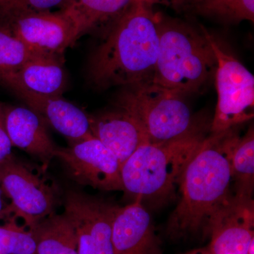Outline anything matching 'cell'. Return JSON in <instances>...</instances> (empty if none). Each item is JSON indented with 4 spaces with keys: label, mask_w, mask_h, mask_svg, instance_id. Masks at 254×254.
Wrapping results in <instances>:
<instances>
[{
    "label": "cell",
    "mask_w": 254,
    "mask_h": 254,
    "mask_svg": "<svg viewBox=\"0 0 254 254\" xmlns=\"http://www.w3.org/2000/svg\"><path fill=\"white\" fill-rule=\"evenodd\" d=\"M240 136L236 127L207 136L187 165L179 187V200L169 218L172 240L208 236L210 216L230 195L231 155Z\"/></svg>",
    "instance_id": "1"
},
{
    "label": "cell",
    "mask_w": 254,
    "mask_h": 254,
    "mask_svg": "<svg viewBox=\"0 0 254 254\" xmlns=\"http://www.w3.org/2000/svg\"><path fill=\"white\" fill-rule=\"evenodd\" d=\"M27 108L33 110L46 125L54 128L73 145L93 136L90 115L63 96H46L17 86L9 87Z\"/></svg>",
    "instance_id": "12"
},
{
    "label": "cell",
    "mask_w": 254,
    "mask_h": 254,
    "mask_svg": "<svg viewBox=\"0 0 254 254\" xmlns=\"http://www.w3.org/2000/svg\"><path fill=\"white\" fill-rule=\"evenodd\" d=\"M254 228L253 197L229 195L209 219V251L211 254H248Z\"/></svg>",
    "instance_id": "10"
},
{
    "label": "cell",
    "mask_w": 254,
    "mask_h": 254,
    "mask_svg": "<svg viewBox=\"0 0 254 254\" xmlns=\"http://www.w3.org/2000/svg\"><path fill=\"white\" fill-rule=\"evenodd\" d=\"M12 147L5 127L4 106L0 103V165L12 156Z\"/></svg>",
    "instance_id": "24"
},
{
    "label": "cell",
    "mask_w": 254,
    "mask_h": 254,
    "mask_svg": "<svg viewBox=\"0 0 254 254\" xmlns=\"http://www.w3.org/2000/svg\"><path fill=\"white\" fill-rule=\"evenodd\" d=\"M180 254H211L210 251L208 248H200L195 249L191 251H189V252H185V253Z\"/></svg>",
    "instance_id": "27"
},
{
    "label": "cell",
    "mask_w": 254,
    "mask_h": 254,
    "mask_svg": "<svg viewBox=\"0 0 254 254\" xmlns=\"http://www.w3.org/2000/svg\"><path fill=\"white\" fill-rule=\"evenodd\" d=\"M131 1L132 0H68L62 9L72 20L79 39L83 35L99 28H107L108 31L126 11Z\"/></svg>",
    "instance_id": "17"
},
{
    "label": "cell",
    "mask_w": 254,
    "mask_h": 254,
    "mask_svg": "<svg viewBox=\"0 0 254 254\" xmlns=\"http://www.w3.org/2000/svg\"><path fill=\"white\" fill-rule=\"evenodd\" d=\"M16 219L10 217L0 225V254H36L33 232L18 225Z\"/></svg>",
    "instance_id": "22"
},
{
    "label": "cell",
    "mask_w": 254,
    "mask_h": 254,
    "mask_svg": "<svg viewBox=\"0 0 254 254\" xmlns=\"http://www.w3.org/2000/svg\"><path fill=\"white\" fill-rule=\"evenodd\" d=\"M5 198L6 195L0 186V220H6L13 216L9 203H6Z\"/></svg>",
    "instance_id": "26"
},
{
    "label": "cell",
    "mask_w": 254,
    "mask_h": 254,
    "mask_svg": "<svg viewBox=\"0 0 254 254\" xmlns=\"http://www.w3.org/2000/svg\"><path fill=\"white\" fill-rule=\"evenodd\" d=\"M159 50L158 13L131 1L92 55L88 77L99 89L152 81Z\"/></svg>",
    "instance_id": "2"
},
{
    "label": "cell",
    "mask_w": 254,
    "mask_h": 254,
    "mask_svg": "<svg viewBox=\"0 0 254 254\" xmlns=\"http://www.w3.org/2000/svg\"><path fill=\"white\" fill-rule=\"evenodd\" d=\"M116 106L136 120L149 143H163L205 131L184 96L152 81L123 87Z\"/></svg>",
    "instance_id": "5"
},
{
    "label": "cell",
    "mask_w": 254,
    "mask_h": 254,
    "mask_svg": "<svg viewBox=\"0 0 254 254\" xmlns=\"http://www.w3.org/2000/svg\"><path fill=\"white\" fill-rule=\"evenodd\" d=\"M205 32L217 60L215 78L218 103L210 131L218 133L254 118V77L238 60L223 49L206 28Z\"/></svg>",
    "instance_id": "7"
},
{
    "label": "cell",
    "mask_w": 254,
    "mask_h": 254,
    "mask_svg": "<svg viewBox=\"0 0 254 254\" xmlns=\"http://www.w3.org/2000/svg\"><path fill=\"white\" fill-rule=\"evenodd\" d=\"M142 199L119 207L112 226L114 254H163L161 241Z\"/></svg>",
    "instance_id": "13"
},
{
    "label": "cell",
    "mask_w": 254,
    "mask_h": 254,
    "mask_svg": "<svg viewBox=\"0 0 254 254\" xmlns=\"http://www.w3.org/2000/svg\"><path fill=\"white\" fill-rule=\"evenodd\" d=\"M0 83L7 88L17 86L38 95L63 96L66 86L63 56L33 58L15 71L0 72Z\"/></svg>",
    "instance_id": "15"
},
{
    "label": "cell",
    "mask_w": 254,
    "mask_h": 254,
    "mask_svg": "<svg viewBox=\"0 0 254 254\" xmlns=\"http://www.w3.org/2000/svg\"><path fill=\"white\" fill-rule=\"evenodd\" d=\"M64 213L76 230L78 254H114L112 226L118 205L83 192L69 190Z\"/></svg>",
    "instance_id": "8"
},
{
    "label": "cell",
    "mask_w": 254,
    "mask_h": 254,
    "mask_svg": "<svg viewBox=\"0 0 254 254\" xmlns=\"http://www.w3.org/2000/svg\"><path fill=\"white\" fill-rule=\"evenodd\" d=\"M184 12L224 23L254 21V0H194Z\"/></svg>",
    "instance_id": "19"
},
{
    "label": "cell",
    "mask_w": 254,
    "mask_h": 254,
    "mask_svg": "<svg viewBox=\"0 0 254 254\" xmlns=\"http://www.w3.org/2000/svg\"><path fill=\"white\" fill-rule=\"evenodd\" d=\"M158 13L159 50L152 82L184 95L206 90L217 60L205 28Z\"/></svg>",
    "instance_id": "3"
},
{
    "label": "cell",
    "mask_w": 254,
    "mask_h": 254,
    "mask_svg": "<svg viewBox=\"0 0 254 254\" xmlns=\"http://www.w3.org/2000/svg\"><path fill=\"white\" fill-rule=\"evenodd\" d=\"M46 173L14 155L0 165V186L10 200L11 213L30 230L55 213L60 203L59 187L46 178Z\"/></svg>",
    "instance_id": "6"
},
{
    "label": "cell",
    "mask_w": 254,
    "mask_h": 254,
    "mask_svg": "<svg viewBox=\"0 0 254 254\" xmlns=\"http://www.w3.org/2000/svg\"><path fill=\"white\" fill-rule=\"evenodd\" d=\"M248 254H254V240L251 244L248 251Z\"/></svg>",
    "instance_id": "28"
},
{
    "label": "cell",
    "mask_w": 254,
    "mask_h": 254,
    "mask_svg": "<svg viewBox=\"0 0 254 254\" xmlns=\"http://www.w3.org/2000/svg\"><path fill=\"white\" fill-rule=\"evenodd\" d=\"M36 254H78V239L72 222L64 213H53L33 230Z\"/></svg>",
    "instance_id": "18"
},
{
    "label": "cell",
    "mask_w": 254,
    "mask_h": 254,
    "mask_svg": "<svg viewBox=\"0 0 254 254\" xmlns=\"http://www.w3.org/2000/svg\"><path fill=\"white\" fill-rule=\"evenodd\" d=\"M11 31L35 53L63 56L64 52L77 41L72 20L63 9L40 11L5 18Z\"/></svg>",
    "instance_id": "11"
},
{
    "label": "cell",
    "mask_w": 254,
    "mask_h": 254,
    "mask_svg": "<svg viewBox=\"0 0 254 254\" xmlns=\"http://www.w3.org/2000/svg\"><path fill=\"white\" fill-rule=\"evenodd\" d=\"M4 123L13 146L39 160L47 172L58 147L50 138L46 124L36 113L21 106H4Z\"/></svg>",
    "instance_id": "14"
},
{
    "label": "cell",
    "mask_w": 254,
    "mask_h": 254,
    "mask_svg": "<svg viewBox=\"0 0 254 254\" xmlns=\"http://www.w3.org/2000/svg\"><path fill=\"white\" fill-rule=\"evenodd\" d=\"M232 180L235 194L252 197L254 184V130L253 126L240 136L231 155Z\"/></svg>",
    "instance_id": "20"
},
{
    "label": "cell",
    "mask_w": 254,
    "mask_h": 254,
    "mask_svg": "<svg viewBox=\"0 0 254 254\" xmlns=\"http://www.w3.org/2000/svg\"><path fill=\"white\" fill-rule=\"evenodd\" d=\"M41 55H44L33 51L6 25L0 26V72L15 71Z\"/></svg>",
    "instance_id": "21"
},
{
    "label": "cell",
    "mask_w": 254,
    "mask_h": 254,
    "mask_svg": "<svg viewBox=\"0 0 254 254\" xmlns=\"http://www.w3.org/2000/svg\"><path fill=\"white\" fill-rule=\"evenodd\" d=\"M194 0H132V1H141L153 6L155 4H162L170 6L179 12H184L185 9Z\"/></svg>",
    "instance_id": "25"
},
{
    "label": "cell",
    "mask_w": 254,
    "mask_h": 254,
    "mask_svg": "<svg viewBox=\"0 0 254 254\" xmlns=\"http://www.w3.org/2000/svg\"><path fill=\"white\" fill-rule=\"evenodd\" d=\"M68 0H0V15L4 18L26 13L50 11Z\"/></svg>",
    "instance_id": "23"
},
{
    "label": "cell",
    "mask_w": 254,
    "mask_h": 254,
    "mask_svg": "<svg viewBox=\"0 0 254 254\" xmlns=\"http://www.w3.org/2000/svg\"><path fill=\"white\" fill-rule=\"evenodd\" d=\"M55 157L63 162L70 177L79 185L103 190H124L121 163L95 136L68 148H58Z\"/></svg>",
    "instance_id": "9"
},
{
    "label": "cell",
    "mask_w": 254,
    "mask_h": 254,
    "mask_svg": "<svg viewBox=\"0 0 254 254\" xmlns=\"http://www.w3.org/2000/svg\"><path fill=\"white\" fill-rule=\"evenodd\" d=\"M90 122L93 136L113 152L122 165L148 142L136 120L120 108L90 116Z\"/></svg>",
    "instance_id": "16"
},
{
    "label": "cell",
    "mask_w": 254,
    "mask_h": 254,
    "mask_svg": "<svg viewBox=\"0 0 254 254\" xmlns=\"http://www.w3.org/2000/svg\"><path fill=\"white\" fill-rule=\"evenodd\" d=\"M206 137L204 131L163 143H143L122 165L124 191L141 199L177 194L187 165Z\"/></svg>",
    "instance_id": "4"
}]
</instances>
